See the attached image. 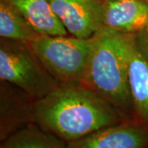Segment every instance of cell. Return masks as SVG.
Here are the masks:
<instances>
[{"label":"cell","instance_id":"2","mask_svg":"<svg viewBox=\"0 0 148 148\" xmlns=\"http://www.w3.org/2000/svg\"><path fill=\"white\" fill-rule=\"evenodd\" d=\"M91 49L82 84L133 120L128 86L127 35L101 28L91 37Z\"/></svg>","mask_w":148,"mask_h":148},{"label":"cell","instance_id":"11","mask_svg":"<svg viewBox=\"0 0 148 148\" xmlns=\"http://www.w3.org/2000/svg\"><path fill=\"white\" fill-rule=\"evenodd\" d=\"M0 148H68L67 143L31 123L1 142Z\"/></svg>","mask_w":148,"mask_h":148},{"label":"cell","instance_id":"8","mask_svg":"<svg viewBox=\"0 0 148 148\" xmlns=\"http://www.w3.org/2000/svg\"><path fill=\"white\" fill-rule=\"evenodd\" d=\"M103 27L129 35L148 28V3L145 0H102Z\"/></svg>","mask_w":148,"mask_h":148},{"label":"cell","instance_id":"14","mask_svg":"<svg viewBox=\"0 0 148 148\" xmlns=\"http://www.w3.org/2000/svg\"><path fill=\"white\" fill-rule=\"evenodd\" d=\"M147 32H148V28H147Z\"/></svg>","mask_w":148,"mask_h":148},{"label":"cell","instance_id":"5","mask_svg":"<svg viewBox=\"0 0 148 148\" xmlns=\"http://www.w3.org/2000/svg\"><path fill=\"white\" fill-rule=\"evenodd\" d=\"M128 86L133 121L148 128V32L127 35Z\"/></svg>","mask_w":148,"mask_h":148},{"label":"cell","instance_id":"12","mask_svg":"<svg viewBox=\"0 0 148 148\" xmlns=\"http://www.w3.org/2000/svg\"><path fill=\"white\" fill-rule=\"evenodd\" d=\"M40 36L26 18L6 0H0V37L31 44Z\"/></svg>","mask_w":148,"mask_h":148},{"label":"cell","instance_id":"3","mask_svg":"<svg viewBox=\"0 0 148 148\" xmlns=\"http://www.w3.org/2000/svg\"><path fill=\"white\" fill-rule=\"evenodd\" d=\"M0 80L15 86L37 101L59 86L31 46L0 39Z\"/></svg>","mask_w":148,"mask_h":148},{"label":"cell","instance_id":"4","mask_svg":"<svg viewBox=\"0 0 148 148\" xmlns=\"http://www.w3.org/2000/svg\"><path fill=\"white\" fill-rule=\"evenodd\" d=\"M91 38L40 35L29 45L59 86L82 84Z\"/></svg>","mask_w":148,"mask_h":148},{"label":"cell","instance_id":"6","mask_svg":"<svg viewBox=\"0 0 148 148\" xmlns=\"http://www.w3.org/2000/svg\"><path fill=\"white\" fill-rule=\"evenodd\" d=\"M69 35L90 39L103 28L102 0H49Z\"/></svg>","mask_w":148,"mask_h":148},{"label":"cell","instance_id":"13","mask_svg":"<svg viewBox=\"0 0 148 148\" xmlns=\"http://www.w3.org/2000/svg\"><path fill=\"white\" fill-rule=\"evenodd\" d=\"M145 1H146V2H147V3H148V0H145Z\"/></svg>","mask_w":148,"mask_h":148},{"label":"cell","instance_id":"7","mask_svg":"<svg viewBox=\"0 0 148 148\" xmlns=\"http://www.w3.org/2000/svg\"><path fill=\"white\" fill-rule=\"evenodd\" d=\"M68 148H148V128L124 120L67 143Z\"/></svg>","mask_w":148,"mask_h":148},{"label":"cell","instance_id":"9","mask_svg":"<svg viewBox=\"0 0 148 148\" xmlns=\"http://www.w3.org/2000/svg\"><path fill=\"white\" fill-rule=\"evenodd\" d=\"M33 101L15 86L0 82V142L32 123Z\"/></svg>","mask_w":148,"mask_h":148},{"label":"cell","instance_id":"1","mask_svg":"<svg viewBox=\"0 0 148 148\" xmlns=\"http://www.w3.org/2000/svg\"><path fill=\"white\" fill-rule=\"evenodd\" d=\"M32 120L67 143L127 119L95 91L77 84L59 86L33 101Z\"/></svg>","mask_w":148,"mask_h":148},{"label":"cell","instance_id":"10","mask_svg":"<svg viewBox=\"0 0 148 148\" xmlns=\"http://www.w3.org/2000/svg\"><path fill=\"white\" fill-rule=\"evenodd\" d=\"M24 16L39 34L69 35L54 13L49 0H6Z\"/></svg>","mask_w":148,"mask_h":148}]
</instances>
